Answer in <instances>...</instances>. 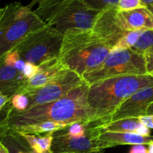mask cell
<instances>
[{"instance_id":"obj_24","label":"cell","mask_w":153,"mask_h":153,"mask_svg":"<svg viewBox=\"0 0 153 153\" xmlns=\"http://www.w3.org/2000/svg\"><path fill=\"white\" fill-rule=\"evenodd\" d=\"M13 109V106L10 104V102H9L2 110L0 111V140H1L5 137L8 133V118L10 114V112Z\"/></svg>"},{"instance_id":"obj_32","label":"cell","mask_w":153,"mask_h":153,"mask_svg":"<svg viewBox=\"0 0 153 153\" xmlns=\"http://www.w3.org/2000/svg\"><path fill=\"white\" fill-rule=\"evenodd\" d=\"M140 122L144 123L149 128H153V115H144L139 117Z\"/></svg>"},{"instance_id":"obj_1","label":"cell","mask_w":153,"mask_h":153,"mask_svg":"<svg viewBox=\"0 0 153 153\" xmlns=\"http://www.w3.org/2000/svg\"><path fill=\"white\" fill-rule=\"evenodd\" d=\"M89 85L84 82L67 96L52 102L34 106L24 111L12 110L8 129L12 127L40 123L46 121L93 123V111L88 103Z\"/></svg>"},{"instance_id":"obj_36","label":"cell","mask_w":153,"mask_h":153,"mask_svg":"<svg viewBox=\"0 0 153 153\" xmlns=\"http://www.w3.org/2000/svg\"><path fill=\"white\" fill-rule=\"evenodd\" d=\"M0 153H10L7 146L0 140Z\"/></svg>"},{"instance_id":"obj_20","label":"cell","mask_w":153,"mask_h":153,"mask_svg":"<svg viewBox=\"0 0 153 153\" xmlns=\"http://www.w3.org/2000/svg\"><path fill=\"white\" fill-rule=\"evenodd\" d=\"M71 1L73 0H47L43 4H39L34 12L43 21L47 22L60 7Z\"/></svg>"},{"instance_id":"obj_26","label":"cell","mask_w":153,"mask_h":153,"mask_svg":"<svg viewBox=\"0 0 153 153\" xmlns=\"http://www.w3.org/2000/svg\"><path fill=\"white\" fill-rule=\"evenodd\" d=\"M10 104L16 111H24L27 110L29 105L28 98L23 94H16L10 99Z\"/></svg>"},{"instance_id":"obj_14","label":"cell","mask_w":153,"mask_h":153,"mask_svg":"<svg viewBox=\"0 0 153 153\" xmlns=\"http://www.w3.org/2000/svg\"><path fill=\"white\" fill-rule=\"evenodd\" d=\"M25 80L21 72L15 67L6 65L3 58H0V92L11 99L17 94Z\"/></svg>"},{"instance_id":"obj_31","label":"cell","mask_w":153,"mask_h":153,"mask_svg":"<svg viewBox=\"0 0 153 153\" xmlns=\"http://www.w3.org/2000/svg\"><path fill=\"white\" fill-rule=\"evenodd\" d=\"M150 128L148 126H146L144 123L141 122L140 126L137 128V131H136V134L138 135L143 136V137H149L150 136Z\"/></svg>"},{"instance_id":"obj_21","label":"cell","mask_w":153,"mask_h":153,"mask_svg":"<svg viewBox=\"0 0 153 153\" xmlns=\"http://www.w3.org/2000/svg\"><path fill=\"white\" fill-rule=\"evenodd\" d=\"M131 49L144 56L152 51L153 49V30L143 31Z\"/></svg>"},{"instance_id":"obj_29","label":"cell","mask_w":153,"mask_h":153,"mask_svg":"<svg viewBox=\"0 0 153 153\" xmlns=\"http://www.w3.org/2000/svg\"><path fill=\"white\" fill-rule=\"evenodd\" d=\"M39 71H40V67L38 65L30 62H25L22 73L25 79H29L34 77L37 73H38Z\"/></svg>"},{"instance_id":"obj_35","label":"cell","mask_w":153,"mask_h":153,"mask_svg":"<svg viewBox=\"0 0 153 153\" xmlns=\"http://www.w3.org/2000/svg\"><path fill=\"white\" fill-rule=\"evenodd\" d=\"M46 1H47V0H32V1H31V2L30 3L28 6L31 9V7H32L34 5H35L36 4H38V5H39V4H43V3L45 2Z\"/></svg>"},{"instance_id":"obj_37","label":"cell","mask_w":153,"mask_h":153,"mask_svg":"<svg viewBox=\"0 0 153 153\" xmlns=\"http://www.w3.org/2000/svg\"><path fill=\"white\" fill-rule=\"evenodd\" d=\"M141 1L143 5L146 6V7H148V6L152 5L153 4V0H141Z\"/></svg>"},{"instance_id":"obj_2","label":"cell","mask_w":153,"mask_h":153,"mask_svg":"<svg viewBox=\"0 0 153 153\" xmlns=\"http://www.w3.org/2000/svg\"><path fill=\"white\" fill-rule=\"evenodd\" d=\"M149 87H153V76L149 75L117 76L90 85L88 103L93 111V123H107L124 101Z\"/></svg>"},{"instance_id":"obj_34","label":"cell","mask_w":153,"mask_h":153,"mask_svg":"<svg viewBox=\"0 0 153 153\" xmlns=\"http://www.w3.org/2000/svg\"><path fill=\"white\" fill-rule=\"evenodd\" d=\"M10 101V98L7 95H4L1 92H0V111L2 110L4 106Z\"/></svg>"},{"instance_id":"obj_6","label":"cell","mask_w":153,"mask_h":153,"mask_svg":"<svg viewBox=\"0 0 153 153\" xmlns=\"http://www.w3.org/2000/svg\"><path fill=\"white\" fill-rule=\"evenodd\" d=\"M142 75H147L146 58L129 49L111 52L97 68L84 75L82 79L90 86L110 78Z\"/></svg>"},{"instance_id":"obj_40","label":"cell","mask_w":153,"mask_h":153,"mask_svg":"<svg viewBox=\"0 0 153 153\" xmlns=\"http://www.w3.org/2000/svg\"><path fill=\"white\" fill-rule=\"evenodd\" d=\"M148 8L149 9V10H150V11L152 12V13H153V4L152 5H150V6H148Z\"/></svg>"},{"instance_id":"obj_9","label":"cell","mask_w":153,"mask_h":153,"mask_svg":"<svg viewBox=\"0 0 153 153\" xmlns=\"http://www.w3.org/2000/svg\"><path fill=\"white\" fill-rule=\"evenodd\" d=\"M101 129L97 123L87 125L86 134L82 137H73L67 131L54 133L52 153H104L107 146L99 140Z\"/></svg>"},{"instance_id":"obj_30","label":"cell","mask_w":153,"mask_h":153,"mask_svg":"<svg viewBox=\"0 0 153 153\" xmlns=\"http://www.w3.org/2000/svg\"><path fill=\"white\" fill-rule=\"evenodd\" d=\"M147 75L153 76V49L145 55Z\"/></svg>"},{"instance_id":"obj_28","label":"cell","mask_w":153,"mask_h":153,"mask_svg":"<svg viewBox=\"0 0 153 153\" xmlns=\"http://www.w3.org/2000/svg\"><path fill=\"white\" fill-rule=\"evenodd\" d=\"M67 133L73 137H82L85 135L87 130V125L82 123H75L67 127Z\"/></svg>"},{"instance_id":"obj_15","label":"cell","mask_w":153,"mask_h":153,"mask_svg":"<svg viewBox=\"0 0 153 153\" xmlns=\"http://www.w3.org/2000/svg\"><path fill=\"white\" fill-rule=\"evenodd\" d=\"M98 138L108 148L114 147L118 145H149L153 140L152 136L143 137L133 133L112 132L102 130Z\"/></svg>"},{"instance_id":"obj_10","label":"cell","mask_w":153,"mask_h":153,"mask_svg":"<svg viewBox=\"0 0 153 153\" xmlns=\"http://www.w3.org/2000/svg\"><path fill=\"white\" fill-rule=\"evenodd\" d=\"M153 102V87L143 88L128 97L119 106L108 123L124 118L146 115L148 108Z\"/></svg>"},{"instance_id":"obj_3","label":"cell","mask_w":153,"mask_h":153,"mask_svg":"<svg viewBox=\"0 0 153 153\" xmlns=\"http://www.w3.org/2000/svg\"><path fill=\"white\" fill-rule=\"evenodd\" d=\"M111 51L93 29L70 31L64 34L58 58L64 68L82 77L97 68Z\"/></svg>"},{"instance_id":"obj_11","label":"cell","mask_w":153,"mask_h":153,"mask_svg":"<svg viewBox=\"0 0 153 153\" xmlns=\"http://www.w3.org/2000/svg\"><path fill=\"white\" fill-rule=\"evenodd\" d=\"M117 11V8L114 7L100 12L92 28L99 37L108 43L111 49L120 39L128 33L118 24Z\"/></svg>"},{"instance_id":"obj_39","label":"cell","mask_w":153,"mask_h":153,"mask_svg":"<svg viewBox=\"0 0 153 153\" xmlns=\"http://www.w3.org/2000/svg\"><path fill=\"white\" fill-rule=\"evenodd\" d=\"M149 148H148V151H149V153H153V140L149 143Z\"/></svg>"},{"instance_id":"obj_17","label":"cell","mask_w":153,"mask_h":153,"mask_svg":"<svg viewBox=\"0 0 153 153\" xmlns=\"http://www.w3.org/2000/svg\"><path fill=\"white\" fill-rule=\"evenodd\" d=\"M25 140L35 153H52V144L54 133L49 132L45 135L31 134H17Z\"/></svg>"},{"instance_id":"obj_41","label":"cell","mask_w":153,"mask_h":153,"mask_svg":"<svg viewBox=\"0 0 153 153\" xmlns=\"http://www.w3.org/2000/svg\"><path fill=\"white\" fill-rule=\"evenodd\" d=\"M1 8L0 7V13H1Z\"/></svg>"},{"instance_id":"obj_12","label":"cell","mask_w":153,"mask_h":153,"mask_svg":"<svg viewBox=\"0 0 153 153\" xmlns=\"http://www.w3.org/2000/svg\"><path fill=\"white\" fill-rule=\"evenodd\" d=\"M117 20L125 31L153 30V13L146 6L128 11H117Z\"/></svg>"},{"instance_id":"obj_25","label":"cell","mask_w":153,"mask_h":153,"mask_svg":"<svg viewBox=\"0 0 153 153\" xmlns=\"http://www.w3.org/2000/svg\"><path fill=\"white\" fill-rule=\"evenodd\" d=\"M3 61L6 65L15 67L21 73L25 64V61L21 58L19 53L14 49L8 52L3 57Z\"/></svg>"},{"instance_id":"obj_5","label":"cell","mask_w":153,"mask_h":153,"mask_svg":"<svg viewBox=\"0 0 153 153\" xmlns=\"http://www.w3.org/2000/svg\"><path fill=\"white\" fill-rule=\"evenodd\" d=\"M64 34L46 23L28 33L13 49L25 62L39 66L58 58Z\"/></svg>"},{"instance_id":"obj_7","label":"cell","mask_w":153,"mask_h":153,"mask_svg":"<svg viewBox=\"0 0 153 153\" xmlns=\"http://www.w3.org/2000/svg\"><path fill=\"white\" fill-rule=\"evenodd\" d=\"M100 12L88 8L81 0L60 7L46 23L62 34L70 31L92 29Z\"/></svg>"},{"instance_id":"obj_22","label":"cell","mask_w":153,"mask_h":153,"mask_svg":"<svg viewBox=\"0 0 153 153\" xmlns=\"http://www.w3.org/2000/svg\"><path fill=\"white\" fill-rule=\"evenodd\" d=\"M143 31H129L126 35H124L122 38L119 40V41L112 48L111 52L121 50V49H129L132 48L140 37V34Z\"/></svg>"},{"instance_id":"obj_27","label":"cell","mask_w":153,"mask_h":153,"mask_svg":"<svg viewBox=\"0 0 153 153\" xmlns=\"http://www.w3.org/2000/svg\"><path fill=\"white\" fill-rule=\"evenodd\" d=\"M143 6L141 0H119L117 8L118 11H128Z\"/></svg>"},{"instance_id":"obj_4","label":"cell","mask_w":153,"mask_h":153,"mask_svg":"<svg viewBox=\"0 0 153 153\" xmlns=\"http://www.w3.org/2000/svg\"><path fill=\"white\" fill-rule=\"evenodd\" d=\"M46 24L28 5L15 1L2 7L0 13V58L13 50L28 33Z\"/></svg>"},{"instance_id":"obj_33","label":"cell","mask_w":153,"mask_h":153,"mask_svg":"<svg viewBox=\"0 0 153 153\" xmlns=\"http://www.w3.org/2000/svg\"><path fill=\"white\" fill-rule=\"evenodd\" d=\"M129 153H149V151L145 145H134Z\"/></svg>"},{"instance_id":"obj_19","label":"cell","mask_w":153,"mask_h":153,"mask_svg":"<svg viewBox=\"0 0 153 153\" xmlns=\"http://www.w3.org/2000/svg\"><path fill=\"white\" fill-rule=\"evenodd\" d=\"M1 141L7 146L10 153H35L21 136L12 131H8Z\"/></svg>"},{"instance_id":"obj_8","label":"cell","mask_w":153,"mask_h":153,"mask_svg":"<svg viewBox=\"0 0 153 153\" xmlns=\"http://www.w3.org/2000/svg\"><path fill=\"white\" fill-rule=\"evenodd\" d=\"M84 82L82 77L77 73L64 69L45 86L24 93L29 101L28 108L60 100Z\"/></svg>"},{"instance_id":"obj_38","label":"cell","mask_w":153,"mask_h":153,"mask_svg":"<svg viewBox=\"0 0 153 153\" xmlns=\"http://www.w3.org/2000/svg\"><path fill=\"white\" fill-rule=\"evenodd\" d=\"M146 115H153V102L148 108L147 111H146Z\"/></svg>"},{"instance_id":"obj_23","label":"cell","mask_w":153,"mask_h":153,"mask_svg":"<svg viewBox=\"0 0 153 153\" xmlns=\"http://www.w3.org/2000/svg\"><path fill=\"white\" fill-rule=\"evenodd\" d=\"M88 8L102 12L117 6L119 0H81Z\"/></svg>"},{"instance_id":"obj_18","label":"cell","mask_w":153,"mask_h":153,"mask_svg":"<svg viewBox=\"0 0 153 153\" xmlns=\"http://www.w3.org/2000/svg\"><path fill=\"white\" fill-rule=\"evenodd\" d=\"M141 123L139 118L130 117L117 120L104 124H98L102 131L112 132L133 133L136 134L137 128Z\"/></svg>"},{"instance_id":"obj_13","label":"cell","mask_w":153,"mask_h":153,"mask_svg":"<svg viewBox=\"0 0 153 153\" xmlns=\"http://www.w3.org/2000/svg\"><path fill=\"white\" fill-rule=\"evenodd\" d=\"M40 67V71L34 77L26 79L19 88L17 94H24L27 91L38 89L52 82L63 70L64 67L58 58H54L43 63Z\"/></svg>"},{"instance_id":"obj_16","label":"cell","mask_w":153,"mask_h":153,"mask_svg":"<svg viewBox=\"0 0 153 153\" xmlns=\"http://www.w3.org/2000/svg\"><path fill=\"white\" fill-rule=\"evenodd\" d=\"M73 123L67 122H56V121H46L37 124H32L22 126L9 128V131L16 134H41L43 133L58 132L61 130L66 129Z\"/></svg>"}]
</instances>
